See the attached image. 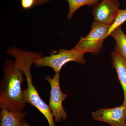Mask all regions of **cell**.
I'll list each match as a JSON object with an SVG mask.
<instances>
[{
    "instance_id": "6da1fadb",
    "label": "cell",
    "mask_w": 126,
    "mask_h": 126,
    "mask_svg": "<svg viewBox=\"0 0 126 126\" xmlns=\"http://www.w3.org/2000/svg\"><path fill=\"white\" fill-rule=\"evenodd\" d=\"M0 83V108L12 111H20L25 107L22 83L25 76L15 61L7 59Z\"/></svg>"
},
{
    "instance_id": "7a4b0ae2",
    "label": "cell",
    "mask_w": 126,
    "mask_h": 126,
    "mask_svg": "<svg viewBox=\"0 0 126 126\" xmlns=\"http://www.w3.org/2000/svg\"><path fill=\"white\" fill-rule=\"evenodd\" d=\"M7 53L14 57L16 65L23 71L27 79V89L23 90L26 103H29L36 108L45 117L49 126H55L54 118L49 106L41 99L32 81L31 66L36 59L42 56L41 54L24 51L15 47L7 49Z\"/></svg>"
},
{
    "instance_id": "3957f363",
    "label": "cell",
    "mask_w": 126,
    "mask_h": 126,
    "mask_svg": "<svg viewBox=\"0 0 126 126\" xmlns=\"http://www.w3.org/2000/svg\"><path fill=\"white\" fill-rule=\"evenodd\" d=\"M110 26L93 22L89 33L85 37L81 36L74 48L83 54L90 53L94 55H98L103 48L104 40L107 38Z\"/></svg>"
},
{
    "instance_id": "277c9868",
    "label": "cell",
    "mask_w": 126,
    "mask_h": 126,
    "mask_svg": "<svg viewBox=\"0 0 126 126\" xmlns=\"http://www.w3.org/2000/svg\"><path fill=\"white\" fill-rule=\"evenodd\" d=\"M84 55L74 48L70 50L63 49L59 50L57 53H53L49 56H41L36 59L34 64L37 67H49L53 68L55 74H60L63 66L68 62L86 63Z\"/></svg>"
},
{
    "instance_id": "5b68a950",
    "label": "cell",
    "mask_w": 126,
    "mask_h": 126,
    "mask_svg": "<svg viewBox=\"0 0 126 126\" xmlns=\"http://www.w3.org/2000/svg\"><path fill=\"white\" fill-rule=\"evenodd\" d=\"M44 79L49 83L51 87L48 106L55 122H60L65 121L68 114L63 107L62 103L67 98V94L62 92L60 86V74H55L53 78L46 76Z\"/></svg>"
},
{
    "instance_id": "8992f818",
    "label": "cell",
    "mask_w": 126,
    "mask_h": 126,
    "mask_svg": "<svg viewBox=\"0 0 126 126\" xmlns=\"http://www.w3.org/2000/svg\"><path fill=\"white\" fill-rule=\"evenodd\" d=\"M120 5L118 0H101L93 9L94 21L110 26L115 20Z\"/></svg>"
},
{
    "instance_id": "52a82bcc",
    "label": "cell",
    "mask_w": 126,
    "mask_h": 126,
    "mask_svg": "<svg viewBox=\"0 0 126 126\" xmlns=\"http://www.w3.org/2000/svg\"><path fill=\"white\" fill-rule=\"evenodd\" d=\"M93 118L104 122L111 126H125L126 123V106L110 108L100 109L92 112Z\"/></svg>"
},
{
    "instance_id": "ba28073f",
    "label": "cell",
    "mask_w": 126,
    "mask_h": 126,
    "mask_svg": "<svg viewBox=\"0 0 126 126\" xmlns=\"http://www.w3.org/2000/svg\"><path fill=\"white\" fill-rule=\"evenodd\" d=\"M112 63L117 73L124 94V101L122 105L126 106V60L116 51L111 53Z\"/></svg>"
},
{
    "instance_id": "9c48e42d",
    "label": "cell",
    "mask_w": 126,
    "mask_h": 126,
    "mask_svg": "<svg viewBox=\"0 0 126 126\" xmlns=\"http://www.w3.org/2000/svg\"><path fill=\"white\" fill-rule=\"evenodd\" d=\"M26 115L25 112L22 111H12L1 109L0 126H21Z\"/></svg>"
},
{
    "instance_id": "30bf717a",
    "label": "cell",
    "mask_w": 126,
    "mask_h": 126,
    "mask_svg": "<svg viewBox=\"0 0 126 126\" xmlns=\"http://www.w3.org/2000/svg\"><path fill=\"white\" fill-rule=\"evenodd\" d=\"M109 36L114 38L116 42L115 51L121 55L126 60V35L119 26L111 33Z\"/></svg>"
},
{
    "instance_id": "8fae6325",
    "label": "cell",
    "mask_w": 126,
    "mask_h": 126,
    "mask_svg": "<svg viewBox=\"0 0 126 126\" xmlns=\"http://www.w3.org/2000/svg\"><path fill=\"white\" fill-rule=\"evenodd\" d=\"M101 0H67L69 4L67 19H71L74 14L80 7L85 5L94 7Z\"/></svg>"
},
{
    "instance_id": "7c38bea8",
    "label": "cell",
    "mask_w": 126,
    "mask_h": 126,
    "mask_svg": "<svg viewBox=\"0 0 126 126\" xmlns=\"http://www.w3.org/2000/svg\"><path fill=\"white\" fill-rule=\"evenodd\" d=\"M126 21V9L120 10L118 11L115 20L112 24L110 26L108 33L107 35V38L109 36L113 31Z\"/></svg>"
},
{
    "instance_id": "4fadbf2b",
    "label": "cell",
    "mask_w": 126,
    "mask_h": 126,
    "mask_svg": "<svg viewBox=\"0 0 126 126\" xmlns=\"http://www.w3.org/2000/svg\"><path fill=\"white\" fill-rule=\"evenodd\" d=\"M35 0H21V4L23 8L27 9L30 8L34 4Z\"/></svg>"
},
{
    "instance_id": "5bb4252c",
    "label": "cell",
    "mask_w": 126,
    "mask_h": 126,
    "mask_svg": "<svg viewBox=\"0 0 126 126\" xmlns=\"http://www.w3.org/2000/svg\"><path fill=\"white\" fill-rule=\"evenodd\" d=\"M50 0H35V5H40L44 4Z\"/></svg>"
},
{
    "instance_id": "9a60e30c",
    "label": "cell",
    "mask_w": 126,
    "mask_h": 126,
    "mask_svg": "<svg viewBox=\"0 0 126 126\" xmlns=\"http://www.w3.org/2000/svg\"><path fill=\"white\" fill-rule=\"evenodd\" d=\"M30 126L29 124H28L27 122H26L24 120L23 122V123H22V126Z\"/></svg>"
},
{
    "instance_id": "2e32d148",
    "label": "cell",
    "mask_w": 126,
    "mask_h": 126,
    "mask_svg": "<svg viewBox=\"0 0 126 126\" xmlns=\"http://www.w3.org/2000/svg\"></svg>"
}]
</instances>
